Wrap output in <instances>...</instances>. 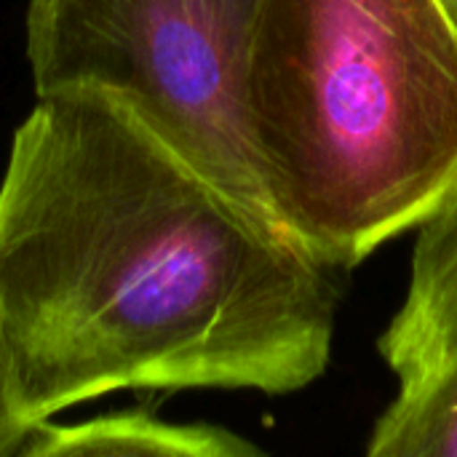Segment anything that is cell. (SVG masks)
<instances>
[{"label": "cell", "mask_w": 457, "mask_h": 457, "mask_svg": "<svg viewBox=\"0 0 457 457\" xmlns=\"http://www.w3.org/2000/svg\"><path fill=\"white\" fill-rule=\"evenodd\" d=\"M329 268L94 88L37 96L0 182V335L27 423L123 388L295 394Z\"/></svg>", "instance_id": "cell-1"}, {"label": "cell", "mask_w": 457, "mask_h": 457, "mask_svg": "<svg viewBox=\"0 0 457 457\" xmlns=\"http://www.w3.org/2000/svg\"><path fill=\"white\" fill-rule=\"evenodd\" d=\"M246 107L273 209L327 268L457 195V21L442 0H260Z\"/></svg>", "instance_id": "cell-2"}, {"label": "cell", "mask_w": 457, "mask_h": 457, "mask_svg": "<svg viewBox=\"0 0 457 457\" xmlns=\"http://www.w3.org/2000/svg\"><path fill=\"white\" fill-rule=\"evenodd\" d=\"M257 11L260 0H29L35 94L94 88L118 99L233 201L287 230L246 107Z\"/></svg>", "instance_id": "cell-3"}, {"label": "cell", "mask_w": 457, "mask_h": 457, "mask_svg": "<svg viewBox=\"0 0 457 457\" xmlns=\"http://www.w3.org/2000/svg\"><path fill=\"white\" fill-rule=\"evenodd\" d=\"M378 348L399 386L457 353V195L418 228L407 295Z\"/></svg>", "instance_id": "cell-4"}, {"label": "cell", "mask_w": 457, "mask_h": 457, "mask_svg": "<svg viewBox=\"0 0 457 457\" xmlns=\"http://www.w3.org/2000/svg\"><path fill=\"white\" fill-rule=\"evenodd\" d=\"M262 450L217 426H179L145 410L62 426L40 420L19 457H257Z\"/></svg>", "instance_id": "cell-5"}, {"label": "cell", "mask_w": 457, "mask_h": 457, "mask_svg": "<svg viewBox=\"0 0 457 457\" xmlns=\"http://www.w3.org/2000/svg\"><path fill=\"white\" fill-rule=\"evenodd\" d=\"M370 457H457V353L426 378L399 386L378 418Z\"/></svg>", "instance_id": "cell-6"}, {"label": "cell", "mask_w": 457, "mask_h": 457, "mask_svg": "<svg viewBox=\"0 0 457 457\" xmlns=\"http://www.w3.org/2000/svg\"><path fill=\"white\" fill-rule=\"evenodd\" d=\"M29 428L32 423H27V418L19 410L13 370H11V359L0 335V457H19Z\"/></svg>", "instance_id": "cell-7"}, {"label": "cell", "mask_w": 457, "mask_h": 457, "mask_svg": "<svg viewBox=\"0 0 457 457\" xmlns=\"http://www.w3.org/2000/svg\"><path fill=\"white\" fill-rule=\"evenodd\" d=\"M442 3L447 5V11H450V13L455 16V21H457V0H442Z\"/></svg>", "instance_id": "cell-8"}]
</instances>
